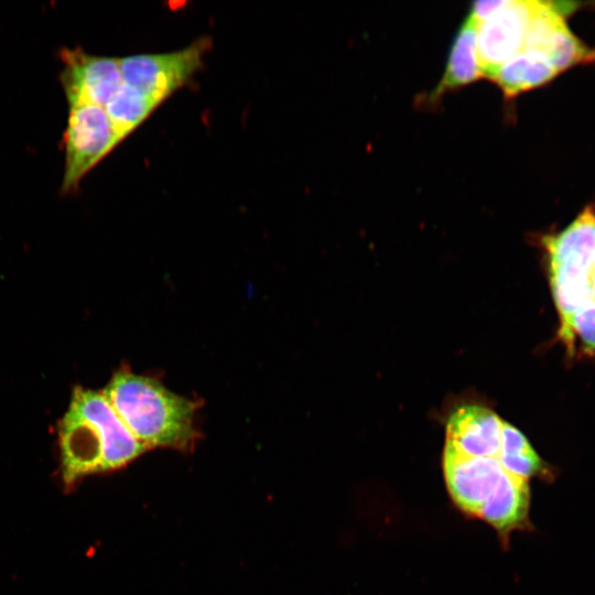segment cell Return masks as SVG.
Segmentation results:
<instances>
[{"label":"cell","instance_id":"4","mask_svg":"<svg viewBox=\"0 0 595 595\" xmlns=\"http://www.w3.org/2000/svg\"><path fill=\"white\" fill-rule=\"evenodd\" d=\"M210 46L207 37L169 53L134 54L119 58L122 80L159 106L193 78Z\"/></svg>","mask_w":595,"mask_h":595},{"label":"cell","instance_id":"10","mask_svg":"<svg viewBox=\"0 0 595 595\" xmlns=\"http://www.w3.org/2000/svg\"><path fill=\"white\" fill-rule=\"evenodd\" d=\"M529 480L508 472L483 507L479 518L496 529L507 544L515 530H529Z\"/></svg>","mask_w":595,"mask_h":595},{"label":"cell","instance_id":"9","mask_svg":"<svg viewBox=\"0 0 595 595\" xmlns=\"http://www.w3.org/2000/svg\"><path fill=\"white\" fill-rule=\"evenodd\" d=\"M502 422L488 408L462 405L447 419L445 442L468 455L498 457Z\"/></svg>","mask_w":595,"mask_h":595},{"label":"cell","instance_id":"6","mask_svg":"<svg viewBox=\"0 0 595 595\" xmlns=\"http://www.w3.org/2000/svg\"><path fill=\"white\" fill-rule=\"evenodd\" d=\"M443 470L453 501L463 512L478 518L508 473L498 457L468 455L446 442Z\"/></svg>","mask_w":595,"mask_h":595},{"label":"cell","instance_id":"5","mask_svg":"<svg viewBox=\"0 0 595 595\" xmlns=\"http://www.w3.org/2000/svg\"><path fill=\"white\" fill-rule=\"evenodd\" d=\"M541 2L502 0L489 17L477 24L476 50L483 77L493 79L504 63L523 51Z\"/></svg>","mask_w":595,"mask_h":595},{"label":"cell","instance_id":"2","mask_svg":"<svg viewBox=\"0 0 595 595\" xmlns=\"http://www.w3.org/2000/svg\"><path fill=\"white\" fill-rule=\"evenodd\" d=\"M116 413L149 448H193L199 437L195 415L201 403L180 396L158 379L118 369L101 391Z\"/></svg>","mask_w":595,"mask_h":595},{"label":"cell","instance_id":"13","mask_svg":"<svg viewBox=\"0 0 595 595\" xmlns=\"http://www.w3.org/2000/svg\"><path fill=\"white\" fill-rule=\"evenodd\" d=\"M592 267H548L550 284L560 322H564L577 310L594 301L589 273Z\"/></svg>","mask_w":595,"mask_h":595},{"label":"cell","instance_id":"1","mask_svg":"<svg viewBox=\"0 0 595 595\" xmlns=\"http://www.w3.org/2000/svg\"><path fill=\"white\" fill-rule=\"evenodd\" d=\"M66 483L126 466L148 448L129 431L101 391L76 387L58 423Z\"/></svg>","mask_w":595,"mask_h":595},{"label":"cell","instance_id":"14","mask_svg":"<svg viewBox=\"0 0 595 595\" xmlns=\"http://www.w3.org/2000/svg\"><path fill=\"white\" fill-rule=\"evenodd\" d=\"M476 36L477 23L468 15L453 43L445 73L434 96L483 77L477 57Z\"/></svg>","mask_w":595,"mask_h":595},{"label":"cell","instance_id":"12","mask_svg":"<svg viewBox=\"0 0 595 595\" xmlns=\"http://www.w3.org/2000/svg\"><path fill=\"white\" fill-rule=\"evenodd\" d=\"M559 72L541 55L522 51L504 63L493 77L507 97L539 87Z\"/></svg>","mask_w":595,"mask_h":595},{"label":"cell","instance_id":"7","mask_svg":"<svg viewBox=\"0 0 595 595\" xmlns=\"http://www.w3.org/2000/svg\"><path fill=\"white\" fill-rule=\"evenodd\" d=\"M61 82L69 106L105 108L122 85L119 58L88 54L82 48H63Z\"/></svg>","mask_w":595,"mask_h":595},{"label":"cell","instance_id":"18","mask_svg":"<svg viewBox=\"0 0 595 595\" xmlns=\"http://www.w3.org/2000/svg\"><path fill=\"white\" fill-rule=\"evenodd\" d=\"M593 266H595V253H594V258H593Z\"/></svg>","mask_w":595,"mask_h":595},{"label":"cell","instance_id":"15","mask_svg":"<svg viewBox=\"0 0 595 595\" xmlns=\"http://www.w3.org/2000/svg\"><path fill=\"white\" fill-rule=\"evenodd\" d=\"M159 107L156 102L139 90L122 83L104 108L110 120L126 138Z\"/></svg>","mask_w":595,"mask_h":595},{"label":"cell","instance_id":"11","mask_svg":"<svg viewBox=\"0 0 595 595\" xmlns=\"http://www.w3.org/2000/svg\"><path fill=\"white\" fill-rule=\"evenodd\" d=\"M548 267H592L595 253V208L587 205L577 217L560 232L543 239Z\"/></svg>","mask_w":595,"mask_h":595},{"label":"cell","instance_id":"17","mask_svg":"<svg viewBox=\"0 0 595 595\" xmlns=\"http://www.w3.org/2000/svg\"><path fill=\"white\" fill-rule=\"evenodd\" d=\"M589 280H591L592 291H593V295L595 300V266H592Z\"/></svg>","mask_w":595,"mask_h":595},{"label":"cell","instance_id":"8","mask_svg":"<svg viewBox=\"0 0 595 595\" xmlns=\"http://www.w3.org/2000/svg\"><path fill=\"white\" fill-rule=\"evenodd\" d=\"M564 11L555 2L542 1L523 48L543 56L559 73L577 64L595 62V50L570 31Z\"/></svg>","mask_w":595,"mask_h":595},{"label":"cell","instance_id":"3","mask_svg":"<svg viewBox=\"0 0 595 595\" xmlns=\"http://www.w3.org/2000/svg\"><path fill=\"white\" fill-rule=\"evenodd\" d=\"M123 139L102 107L88 104L69 106L63 137L65 170L62 193L75 192L83 177Z\"/></svg>","mask_w":595,"mask_h":595},{"label":"cell","instance_id":"16","mask_svg":"<svg viewBox=\"0 0 595 595\" xmlns=\"http://www.w3.org/2000/svg\"><path fill=\"white\" fill-rule=\"evenodd\" d=\"M559 334L571 351L595 355V300L562 322Z\"/></svg>","mask_w":595,"mask_h":595}]
</instances>
